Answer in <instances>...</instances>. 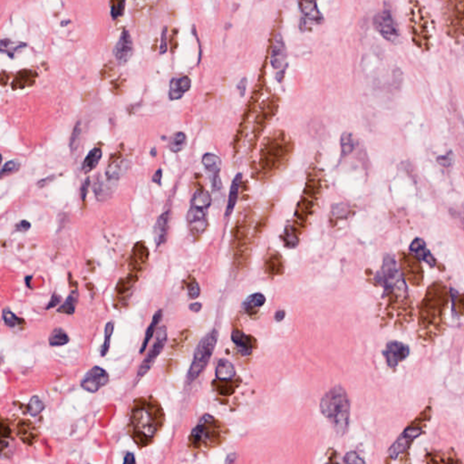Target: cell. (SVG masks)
Segmentation results:
<instances>
[{
	"label": "cell",
	"mask_w": 464,
	"mask_h": 464,
	"mask_svg": "<svg viewBox=\"0 0 464 464\" xmlns=\"http://www.w3.org/2000/svg\"><path fill=\"white\" fill-rule=\"evenodd\" d=\"M247 84H248V82H247V79H246V78H242L241 81L239 83V85H238V90L240 91V96H244V95H245V92H246V88H247Z\"/></svg>",
	"instance_id": "f907efd6"
},
{
	"label": "cell",
	"mask_w": 464,
	"mask_h": 464,
	"mask_svg": "<svg viewBox=\"0 0 464 464\" xmlns=\"http://www.w3.org/2000/svg\"><path fill=\"white\" fill-rule=\"evenodd\" d=\"M68 341H69V337L66 335V333L60 327L54 329V331L51 333L50 337H49V344L53 346H61V345L67 344Z\"/></svg>",
	"instance_id": "d6a6232c"
},
{
	"label": "cell",
	"mask_w": 464,
	"mask_h": 464,
	"mask_svg": "<svg viewBox=\"0 0 464 464\" xmlns=\"http://www.w3.org/2000/svg\"><path fill=\"white\" fill-rule=\"evenodd\" d=\"M374 26L380 35L387 41L395 42L399 37L397 24L389 10L380 12L374 17Z\"/></svg>",
	"instance_id": "52a82bcc"
},
{
	"label": "cell",
	"mask_w": 464,
	"mask_h": 464,
	"mask_svg": "<svg viewBox=\"0 0 464 464\" xmlns=\"http://www.w3.org/2000/svg\"><path fill=\"white\" fill-rule=\"evenodd\" d=\"M344 462L345 463H364V460L360 458L359 455L355 452L346 453L344 456Z\"/></svg>",
	"instance_id": "7bdbcfd3"
},
{
	"label": "cell",
	"mask_w": 464,
	"mask_h": 464,
	"mask_svg": "<svg viewBox=\"0 0 464 464\" xmlns=\"http://www.w3.org/2000/svg\"><path fill=\"white\" fill-rule=\"evenodd\" d=\"M20 166H21V164H20V161H17V160L8 161V162L5 163L3 167H2V169H1V177L4 178L5 176L15 173L17 170H20Z\"/></svg>",
	"instance_id": "8d00e7d4"
},
{
	"label": "cell",
	"mask_w": 464,
	"mask_h": 464,
	"mask_svg": "<svg viewBox=\"0 0 464 464\" xmlns=\"http://www.w3.org/2000/svg\"><path fill=\"white\" fill-rule=\"evenodd\" d=\"M60 302H61V298H60V297H59V296H56L55 294L53 295V297L51 298V301L48 303V306H47V310L54 307V306L58 305Z\"/></svg>",
	"instance_id": "816d5d0a"
},
{
	"label": "cell",
	"mask_w": 464,
	"mask_h": 464,
	"mask_svg": "<svg viewBox=\"0 0 464 464\" xmlns=\"http://www.w3.org/2000/svg\"><path fill=\"white\" fill-rule=\"evenodd\" d=\"M187 221L190 232L194 236H201L208 226L206 209H199L190 206L187 214Z\"/></svg>",
	"instance_id": "5bb4252c"
},
{
	"label": "cell",
	"mask_w": 464,
	"mask_h": 464,
	"mask_svg": "<svg viewBox=\"0 0 464 464\" xmlns=\"http://www.w3.org/2000/svg\"><path fill=\"white\" fill-rule=\"evenodd\" d=\"M190 86H191V81L188 76L172 78L170 82V89H169L170 100L175 101L181 99L185 94V93L190 89Z\"/></svg>",
	"instance_id": "2e32d148"
},
{
	"label": "cell",
	"mask_w": 464,
	"mask_h": 464,
	"mask_svg": "<svg viewBox=\"0 0 464 464\" xmlns=\"http://www.w3.org/2000/svg\"><path fill=\"white\" fill-rule=\"evenodd\" d=\"M241 181H242V174L241 173L237 174L235 178L233 179V181H232L230 190H229V195H228L227 208H226V211H225V217L226 218L230 216V214H231L233 209H234V207L236 205Z\"/></svg>",
	"instance_id": "603a6c76"
},
{
	"label": "cell",
	"mask_w": 464,
	"mask_h": 464,
	"mask_svg": "<svg viewBox=\"0 0 464 464\" xmlns=\"http://www.w3.org/2000/svg\"><path fill=\"white\" fill-rule=\"evenodd\" d=\"M16 433L26 444H34L38 440V433L35 426L27 420H21L17 423Z\"/></svg>",
	"instance_id": "ac0fdd59"
},
{
	"label": "cell",
	"mask_w": 464,
	"mask_h": 464,
	"mask_svg": "<svg viewBox=\"0 0 464 464\" xmlns=\"http://www.w3.org/2000/svg\"><path fill=\"white\" fill-rule=\"evenodd\" d=\"M322 414L332 422L339 435L346 433L350 415V402L343 387H334L322 398L320 403Z\"/></svg>",
	"instance_id": "7a4b0ae2"
},
{
	"label": "cell",
	"mask_w": 464,
	"mask_h": 464,
	"mask_svg": "<svg viewBox=\"0 0 464 464\" xmlns=\"http://www.w3.org/2000/svg\"><path fill=\"white\" fill-rule=\"evenodd\" d=\"M165 422L160 402L152 396L140 397L132 403L128 432L139 448L151 444Z\"/></svg>",
	"instance_id": "6da1fadb"
},
{
	"label": "cell",
	"mask_w": 464,
	"mask_h": 464,
	"mask_svg": "<svg viewBox=\"0 0 464 464\" xmlns=\"http://www.w3.org/2000/svg\"><path fill=\"white\" fill-rule=\"evenodd\" d=\"M169 221H170V211L163 213L157 219V221L154 225V229H153L155 243L157 247L164 243V241L166 240Z\"/></svg>",
	"instance_id": "ffe728a7"
},
{
	"label": "cell",
	"mask_w": 464,
	"mask_h": 464,
	"mask_svg": "<svg viewBox=\"0 0 464 464\" xmlns=\"http://www.w3.org/2000/svg\"><path fill=\"white\" fill-rule=\"evenodd\" d=\"M298 5L306 18L317 23L323 21V15L317 7V0H298Z\"/></svg>",
	"instance_id": "44dd1931"
},
{
	"label": "cell",
	"mask_w": 464,
	"mask_h": 464,
	"mask_svg": "<svg viewBox=\"0 0 464 464\" xmlns=\"http://www.w3.org/2000/svg\"><path fill=\"white\" fill-rule=\"evenodd\" d=\"M422 433V428L409 427L403 431L395 443L389 449V456L392 460H396L401 454L406 452L413 441Z\"/></svg>",
	"instance_id": "30bf717a"
},
{
	"label": "cell",
	"mask_w": 464,
	"mask_h": 464,
	"mask_svg": "<svg viewBox=\"0 0 464 464\" xmlns=\"http://www.w3.org/2000/svg\"><path fill=\"white\" fill-rule=\"evenodd\" d=\"M162 180H163V170L158 169V170H156V172L153 174L151 181L156 183V184L161 186L162 185Z\"/></svg>",
	"instance_id": "c3c4849f"
},
{
	"label": "cell",
	"mask_w": 464,
	"mask_h": 464,
	"mask_svg": "<svg viewBox=\"0 0 464 464\" xmlns=\"http://www.w3.org/2000/svg\"><path fill=\"white\" fill-rule=\"evenodd\" d=\"M218 337V331L216 329H213L200 341L194 352V360L187 375L188 383H191L197 379L199 375L205 369L216 346Z\"/></svg>",
	"instance_id": "3957f363"
},
{
	"label": "cell",
	"mask_w": 464,
	"mask_h": 464,
	"mask_svg": "<svg viewBox=\"0 0 464 464\" xmlns=\"http://www.w3.org/2000/svg\"><path fill=\"white\" fill-rule=\"evenodd\" d=\"M448 8L449 31L453 35L464 34V0H450Z\"/></svg>",
	"instance_id": "ba28073f"
},
{
	"label": "cell",
	"mask_w": 464,
	"mask_h": 464,
	"mask_svg": "<svg viewBox=\"0 0 464 464\" xmlns=\"http://www.w3.org/2000/svg\"><path fill=\"white\" fill-rule=\"evenodd\" d=\"M117 186V181H112L106 178V181L97 179L93 185V191L97 201H104L108 200L114 192Z\"/></svg>",
	"instance_id": "d6986e66"
},
{
	"label": "cell",
	"mask_w": 464,
	"mask_h": 464,
	"mask_svg": "<svg viewBox=\"0 0 464 464\" xmlns=\"http://www.w3.org/2000/svg\"><path fill=\"white\" fill-rule=\"evenodd\" d=\"M76 303H78V293L75 292V294L70 295L65 302V304L58 308V312L72 315L74 313Z\"/></svg>",
	"instance_id": "e575fe53"
},
{
	"label": "cell",
	"mask_w": 464,
	"mask_h": 464,
	"mask_svg": "<svg viewBox=\"0 0 464 464\" xmlns=\"http://www.w3.org/2000/svg\"><path fill=\"white\" fill-rule=\"evenodd\" d=\"M133 52V44L130 33L126 29H124L121 34L120 38L113 48V56L116 62L119 65H125L132 56Z\"/></svg>",
	"instance_id": "4fadbf2b"
},
{
	"label": "cell",
	"mask_w": 464,
	"mask_h": 464,
	"mask_svg": "<svg viewBox=\"0 0 464 464\" xmlns=\"http://www.w3.org/2000/svg\"><path fill=\"white\" fill-rule=\"evenodd\" d=\"M30 227H31V224L27 221H21L16 226V230L22 232L27 231Z\"/></svg>",
	"instance_id": "681fc988"
},
{
	"label": "cell",
	"mask_w": 464,
	"mask_h": 464,
	"mask_svg": "<svg viewBox=\"0 0 464 464\" xmlns=\"http://www.w3.org/2000/svg\"><path fill=\"white\" fill-rule=\"evenodd\" d=\"M215 375L219 380L228 381V380L233 379V377L236 375V371H235L233 364L230 362H228V360L221 359L217 364Z\"/></svg>",
	"instance_id": "cb8c5ba5"
},
{
	"label": "cell",
	"mask_w": 464,
	"mask_h": 464,
	"mask_svg": "<svg viewBox=\"0 0 464 464\" xmlns=\"http://www.w3.org/2000/svg\"><path fill=\"white\" fill-rule=\"evenodd\" d=\"M162 317H163V310H158V311L154 314L153 317H152V321H151V325H149L147 331H146L145 337H144V340H143V345H142L141 350H140V353H141V354H143V353L144 352V350L147 347L149 342H150L151 337H152L153 334H154L155 327H156V325H158L159 322L161 321Z\"/></svg>",
	"instance_id": "f546056e"
},
{
	"label": "cell",
	"mask_w": 464,
	"mask_h": 464,
	"mask_svg": "<svg viewBox=\"0 0 464 464\" xmlns=\"http://www.w3.org/2000/svg\"><path fill=\"white\" fill-rule=\"evenodd\" d=\"M341 151L343 156L350 154L355 149V143L353 141V136L349 132H344L340 139Z\"/></svg>",
	"instance_id": "836d02e7"
},
{
	"label": "cell",
	"mask_w": 464,
	"mask_h": 464,
	"mask_svg": "<svg viewBox=\"0 0 464 464\" xmlns=\"http://www.w3.org/2000/svg\"><path fill=\"white\" fill-rule=\"evenodd\" d=\"M376 280L383 285L385 293L392 292L395 287L403 283L400 276L399 268L393 256L386 255L383 259L382 270L377 274Z\"/></svg>",
	"instance_id": "5b68a950"
},
{
	"label": "cell",
	"mask_w": 464,
	"mask_h": 464,
	"mask_svg": "<svg viewBox=\"0 0 464 464\" xmlns=\"http://www.w3.org/2000/svg\"><path fill=\"white\" fill-rule=\"evenodd\" d=\"M102 155H103V152H102V150L99 149V148H94L93 150H91L89 151V153L85 157V161L83 163L82 170L85 173L91 172L94 168H96L98 163H99L101 159H102Z\"/></svg>",
	"instance_id": "484cf974"
},
{
	"label": "cell",
	"mask_w": 464,
	"mask_h": 464,
	"mask_svg": "<svg viewBox=\"0 0 464 464\" xmlns=\"http://www.w3.org/2000/svg\"><path fill=\"white\" fill-rule=\"evenodd\" d=\"M231 339L242 356H249L252 354V341L250 337L236 330L232 332Z\"/></svg>",
	"instance_id": "7402d4cb"
},
{
	"label": "cell",
	"mask_w": 464,
	"mask_h": 464,
	"mask_svg": "<svg viewBox=\"0 0 464 464\" xmlns=\"http://www.w3.org/2000/svg\"><path fill=\"white\" fill-rule=\"evenodd\" d=\"M134 463L136 462V459H134V457L131 453H129L125 457V459H124V463Z\"/></svg>",
	"instance_id": "11a10c76"
},
{
	"label": "cell",
	"mask_w": 464,
	"mask_h": 464,
	"mask_svg": "<svg viewBox=\"0 0 464 464\" xmlns=\"http://www.w3.org/2000/svg\"><path fill=\"white\" fill-rule=\"evenodd\" d=\"M125 0H112L111 6V16L113 20H118L124 15Z\"/></svg>",
	"instance_id": "74e56055"
},
{
	"label": "cell",
	"mask_w": 464,
	"mask_h": 464,
	"mask_svg": "<svg viewBox=\"0 0 464 464\" xmlns=\"http://www.w3.org/2000/svg\"><path fill=\"white\" fill-rule=\"evenodd\" d=\"M3 320L6 325H8L9 327H14L16 325H20L21 323V319L16 317L15 314L12 313L8 308H5L3 310Z\"/></svg>",
	"instance_id": "ab89813d"
},
{
	"label": "cell",
	"mask_w": 464,
	"mask_h": 464,
	"mask_svg": "<svg viewBox=\"0 0 464 464\" xmlns=\"http://www.w3.org/2000/svg\"><path fill=\"white\" fill-rule=\"evenodd\" d=\"M90 179L87 178L85 180V182L83 183V185L80 188V196H81L82 201H85L86 195L88 194V189H89Z\"/></svg>",
	"instance_id": "7dc6e473"
},
{
	"label": "cell",
	"mask_w": 464,
	"mask_h": 464,
	"mask_svg": "<svg viewBox=\"0 0 464 464\" xmlns=\"http://www.w3.org/2000/svg\"><path fill=\"white\" fill-rule=\"evenodd\" d=\"M266 302V298L263 295L260 293H256V294L249 296L242 304V307L246 311H250V310H255L257 307L263 306L264 303Z\"/></svg>",
	"instance_id": "1f68e13d"
},
{
	"label": "cell",
	"mask_w": 464,
	"mask_h": 464,
	"mask_svg": "<svg viewBox=\"0 0 464 464\" xmlns=\"http://www.w3.org/2000/svg\"><path fill=\"white\" fill-rule=\"evenodd\" d=\"M156 153H157V152H156V149H155V148H153V149L151 150V154L152 155L153 157H155V156H156Z\"/></svg>",
	"instance_id": "6f0895ef"
},
{
	"label": "cell",
	"mask_w": 464,
	"mask_h": 464,
	"mask_svg": "<svg viewBox=\"0 0 464 464\" xmlns=\"http://www.w3.org/2000/svg\"><path fill=\"white\" fill-rule=\"evenodd\" d=\"M286 48L282 35H276L271 51V65L275 69L281 68L286 62Z\"/></svg>",
	"instance_id": "9a60e30c"
},
{
	"label": "cell",
	"mask_w": 464,
	"mask_h": 464,
	"mask_svg": "<svg viewBox=\"0 0 464 464\" xmlns=\"http://www.w3.org/2000/svg\"><path fill=\"white\" fill-rule=\"evenodd\" d=\"M215 419L209 414H205L201 418L198 426L191 431L190 435V444L194 447H201L209 444L215 433Z\"/></svg>",
	"instance_id": "8992f818"
},
{
	"label": "cell",
	"mask_w": 464,
	"mask_h": 464,
	"mask_svg": "<svg viewBox=\"0 0 464 464\" xmlns=\"http://www.w3.org/2000/svg\"><path fill=\"white\" fill-rule=\"evenodd\" d=\"M383 354L388 366L392 369H395L399 363L405 360L406 357L409 356L410 348L402 342L391 341L386 344V348Z\"/></svg>",
	"instance_id": "8fae6325"
},
{
	"label": "cell",
	"mask_w": 464,
	"mask_h": 464,
	"mask_svg": "<svg viewBox=\"0 0 464 464\" xmlns=\"http://www.w3.org/2000/svg\"><path fill=\"white\" fill-rule=\"evenodd\" d=\"M166 341L167 329L165 326H162L157 332L156 339H155L154 344L152 345V348L150 350V352L148 353L147 356L144 358L143 364H141V366H140L138 374H137L138 377H142L145 374H147L149 370L151 369L155 360L163 351Z\"/></svg>",
	"instance_id": "9c48e42d"
},
{
	"label": "cell",
	"mask_w": 464,
	"mask_h": 464,
	"mask_svg": "<svg viewBox=\"0 0 464 464\" xmlns=\"http://www.w3.org/2000/svg\"><path fill=\"white\" fill-rule=\"evenodd\" d=\"M130 166V163L127 160H122L117 163L112 164L106 170V178L112 181H118L121 177H123L126 173Z\"/></svg>",
	"instance_id": "d4e9b609"
},
{
	"label": "cell",
	"mask_w": 464,
	"mask_h": 464,
	"mask_svg": "<svg viewBox=\"0 0 464 464\" xmlns=\"http://www.w3.org/2000/svg\"><path fill=\"white\" fill-rule=\"evenodd\" d=\"M109 375L105 369L94 366L85 374L81 381V386L90 393H95L108 383Z\"/></svg>",
	"instance_id": "7c38bea8"
},
{
	"label": "cell",
	"mask_w": 464,
	"mask_h": 464,
	"mask_svg": "<svg viewBox=\"0 0 464 464\" xmlns=\"http://www.w3.org/2000/svg\"><path fill=\"white\" fill-rule=\"evenodd\" d=\"M410 252L416 258L428 264L430 267H434L436 266V260L426 247V242L421 239H415L412 242L410 246Z\"/></svg>",
	"instance_id": "e0dca14e"
},
{
	"label": "cell",
	"mask_w": 464,
	"mask_h": 464,
	"mask_svg": "<svg viewBox=\"0 0 464 464\" xmlns=\"http://www.w3.org/2000/svg\"><path fill=\"white\" fill-rule=\"evenodd\" d=\"M286 243L288 248H295L298 243V238L296 237L294 232L290 229H286Z\"/></svg>",
	"instance_id": "b9f144b4"
},
{
	"label": "cell",
	"mask_w": 464,
	"mask_h": 464,
	"mask_svg": "<svg viewBox=\"0 0 464 464\" xmlns=\"http://www.w3.org/2000/svg\"><path fill=\"white\" fill-rule=\"evenodd\" d=\"M10 433H11V431H10L8 426H6V422H5V420H3L2 421V429H1L2 437H8L10 435Z\"/></svg>",
	"instance_id": "f5cc1de1"
},
{
	"label": "cell",
	"mask_w": 464,
	"mask_h": 464,
	"mask_svg": "<svg viewBox=\"0 0 464 464\" xmlns=\"http://www.w3.org/2000/svg\"><path fill=\"white\" fill-rule=\"evenodd\" d=\"M81 122L78 121L76 124L74 125V130H73L72 136H71V138H70L69 145L71 152H74L78 150L79 143H80V138H81Z\"/></svg>",
	"instance_id": "d590c367"
},
{
	"label": "cell",
	"mask_w": 464,
	"mask_h": 464,
	"mask_svg": "<svg viewBox=\"0 0 464 464\" xmlns=\"http://www.w3.org/2000/svg\"><path fill=\"white\" fill-rule=\"evenodd\" d=\"M200 293H201V290H200V286L198 285L197 282H194L189 286V295H190V298H194V299L197 298Z\"/></svg>",
	"instance_id": "bcb514c9"
},
{
	"label": "cell",
	"mask_w": 464,
	"mask_h": 464,
	"mask_svg": "<svg viewBox=\"0 0 464 464\" xmlns=\"http://www.w3.org/2000/svg\"><path fill=\"white\" fill-rule=\"evenodd\" d=\"M202 164L207 171L212 175V177L220 175L221 161L219 156L213 153H206L202 158Z\"/></svg>",
	"instance_id": "4316f807"
},
{
	"label": "cell",
	"mask_w": 464,
	"mask_h": 464,
	"mask_svg": "<svg viewBox=\"0 0 464 464\" xmlns=\"http://www.w3.org/2000/svg\"><path fill=\"white\" fill-rule=\"evenodd\" d=\"M211 204V197L206 190H197L192 196L190 206L199 209H207Z\"/></svg>",
	"instance_id": "83f0119b"
},
{
	"label": "cell",
	"mask_w": 464,
	"mask_h": 464,
	"mask_svg": "<svg viewBox=\"0 0 464 464\" xmlns=\"http://www.w3.org/2000/svg\"><path fill=\"white\" fill-rule=\"evenodd\" d=\"M187 145V136L184 132H175L170 136L168 147L174 153H178L182 151Z\"/></svg>",
	"instance_id": "f1b7e54d"
},
{
	"label": "cell",
	"mask_w": 464,
	"mask_h": 464,
	"mask_svg": "<svg viewBox=\"0 0 464 464\" xmlns=\"http://www.w3.org/2000/svg\"><path fill=\"white\" fill-rule=\"evenodd\" d=\"M190 310L191 311H194V312H198V311H200L201 310V304H200V303L191 304L190 306Z\"/></svg>",
	"instance_id": "9f6ffc18"
},
{
	"label": "cell",
	"mask_w": 464,
	"mask_h": 464,
	"mask_svg": "<svg viewBox=\"0 0 464 464\" xmlns=\"http://www.w3.org/2000/svg\"><path fill=\"white\" fill-rule=\"evenodd\" d=\"M112 331H113V322H109L105 326V342L101 349V356H105L108 352L109 346H110V340L112 337Z\"/></svg>",
	"instance_id": "f35d334b"
},
{
	"label": "cell",
	"mask_w": 464,
	"mask_h": 464,
	"mask_svg": "<svg viewBox=\"0 0 464 464\" xmlns=\"http://www.w3.org/2000/svg\"><path fill=\"white\" fill-rule=\"evenodd\" d=\"M411 2L410 24L413 41L420 48L429 49L432 35L429 31L428 16L416 0H412Z\"/></svg>",
	"instance_id": "277c9868"
},
{
	"label": "cell",
	"mask_w": 464,
	"mask_h": 464,
	"mask_svg": "<svg viewBox=\"0 0 464 464\" xmlns=\"http://www.w3.org/2000/svg\"><path fill=\"white\" fill-rule=\"evenodd\" d=\"M167 33H168V28L167 27H163V32H162V35H161V45H160V54H164L167 52V49H168V45H167V41H168V36H167Z\"/></svg>",
	"instance_id": "ee69618b"
},
{
	"label": "cell",
	"mask_w": 464,
	"mask_h": 464,
	"mask_svg": "<svg viewBox=\"0 0 464 464\" xmlns=\"http://www.w3.org/2000/svg\"><path fill=\"white\" fill-rule=\"evenodd\" d=\"M1 52L8 54L9 57L14 58L15 53L23 47H27L25 43H14L9 39H3L1 41Z\"/></svg>",
	"instance_id": "4dcf8cb0"
},
{
	"label": "cell",
	"mask_w": 464,
	"mask_h": 464,
	"mask_svg": "<svg viewBox=\"0 0 464 464\" xmlns=\"http://www.w3.org/2000/svg\"><path fill=\"white\" fill-rule=\"evenodd\" d=\"M453 155L452 152H449L447 155H443V156H440V157H438L437 162L440 165L443 167H449L451 166L453 163Z\"/></svg>",
	"instance_id": "f6af8a7d"
},
{
	"label": "cell",
	"mask_w": 464,
	"mask_h": 464,
	"mask_svg": "<svg viewBox=\"0 0 464 464\" xmlns=\"http://www.w3.org/2000/svg\"><path fill=\"white\" fill-rule=\"evenodd\" d=\"M45 406L39 398L37 397H33L29 402L28 405V413L31 414L32 416H36L37 414H40L44 410Z\"/></svg>",
	"instance_id": "60d3db41"
},
{
	"label": "cell",
	"mask_w": 464,
	"mask_h": 464,
	"mask_svg": "<svg viewBox=\"0 0 464 464\" xmlns=\"http://www.w3.org/2000/svg\"><path fill=\"white\" fill-rule=\"evenodd\" d=\"M285 312L283 311V310H280V311H278L276 315H275V318H276V320L277 321H281L284 319V317H285Z\"/></svg>",
	"instance_id": "db71d44e"
}]
</instances>
